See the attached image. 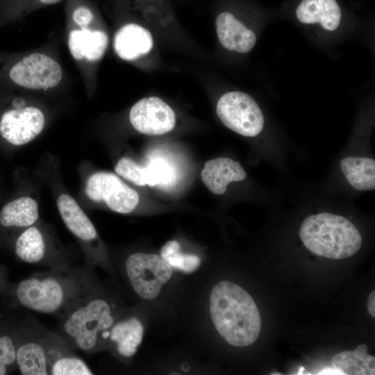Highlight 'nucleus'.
Listing matches in <instances>:
<instances>
[{
	"instance_id": "nucleus-1",
	"label": "nucleus",
	"mask_w": 375,
	"mask_h": 375,
	"mask_svg": "<svg viewBox=\"0 0 375 375\" xmlns=\"http://www.w3.org/2000/svg\"><path fill=\"white\" fill-rule=\"evenodd\" d=\"M97 287L90 265H61L21 281L15 297L29 310L60 317Z\"/></svg>"
},
{
	"instance_id": "nucleus-2",
	"label": "nucleus",
	"mask_w": 375,
	"mask_h": 375,
	"mask_svg": "<svg viewBox=\"0 0 375 375\" xmlns=\"http://www.w3.org/2000/svg\"><path fill=\"white\" fill-rule=\"evenodd\" d=\"M211 319L219 335L231 345L247 347L257 340L261 319L256 304L243 288L223 281L210 296Z\"/></svg>"
},
{
	"instance_id": "nucleus-3",
	"label": "nucleus",
	"mask_w": 375,
	"mask_h": 375,
	"mask_svg": "<svg viewBox=\"0 0 375 375\" xmlns=\"http://www.w3.org/2000/svg\"><path fill=\"white\" fill-rule=\"evenodd\" d=\"M117 317L116 303L97 287L60 317L59 335L73 349L98 351L106 349L109 331Z\"/></svg>"
},
{
	"instance_id": "nucleus-4",
	"label": "nucleus",
	"mask_w": 375,
	"mask_h": 375,
	"mask_svg": "<svg viewBox=\"0 0 375 375\" xmlns=\"http://www.w3.org/2000/svg\"><path fill=\"white\" fill-rule=\"evenodd\" d=\"M299 236L311 253L334 260L353 256L362 244L361 235L352 222L329 212L308 217L301 225Z\"/></svg>"
},
{
	"instance_id": "nucleus-5",
	"label": "nucleus",
	"mask_w": 375,
	"mask_h": 375,
	"mask_svg": "<svg viewBox=\"0 0 375 375\" xmlns=\"http://www.w3.org/2000/svg\"><path fill=\"white\" fill-rule=\"evenodd\" d=\"M125 271L133 290L144 300L156 298L172 275V268L161 256L144 253L130 255Z\"/></svg>"
},
{
	"instance_id": "nucleus-6",
	"label": "nucleus",
	"mask_w": 375,
	"mask_h": 375,
	"mask_svg": "<svg viewBox=\"0 0 375 375\" xmlns=\"http://www.w3.org/2000/svg\"><path fill=\"white\" fill-rule=\"evenodd\" d=\"M216 112L222 122L231 131L246 137L258 135L264 126L262 112L249 94L228 92L218 100Z\"/></svg>"
},
{
	"instance_id": "nucleus-7",
	"label": "nucleus",
	"mask_w": 375,
	"mask_h": 375,
	"mask_svg": "<svg viewBox=\"0 0 375 375\" xmlns=\"http://www.w3.org/2000/svg\"><path fill=\"white\" fill-rule=\"evenodd\" d=\"M85 193L94 201H104L112 210L123 214L132 212L139 203L138 193L110 172H97L86 182Z\"/></svg>"
},
{
	"instance_id": "nucleus-8",
	"label": "nucleus",
	"mask_w": 375,
	"mask_h": 375,
	"mask_svg": "<svg viewBox=\"0 0 375 375\" xmlns=\"http://www.w3.org/2000/svg\"><path fill=\"white\" fill-rule=\"evenodd\" d=\"M57 335L30 322L24 341L16 347V363L23 375H49L50 351Z\"/></svg>"
},
{
	"instance_id": "nucleus-9",
	"label": "nucleus",
	"mask_w": 375,
	"mask_h": 375,
	"mask_svg": "<svg viewBox=\"0 0 375 375\" xmlns=\"http://www.w3.org/2000/svg\"><path fill=\"white\" fill-rule=\"evenodd\" d=\"M44 125L45 118L39 108L14 106L1 115L0 135L12 144L23 145L36 138Z\"/></svg>"
},
{
	"instance_id": "nucleus-10",
	"label": "nucleus",
	"mask_w": 375,
	"mask_h": 375,
	"mask_svg": "<svg viewBox=\"0 0 375 375\" xmlns=\"http://www.w3.org/2000/svg\"><path fill=\"white\" fill-rule=\"evenodd\" d=\"M129 119L135 130L149 135L168 133L176 124L172 108L157 97H146L136 102L130 110Z\"/></svg>"
},
{
	"instance_id": "nucleus-11",
	"label": "nucleus",
	"mask_w": 375,
	"mask_h": 375,
	"mask_svg": "<svg viewBox=\"0 0 375 375\" xmlns=\"http://www.w3.org/2000/svg\"><path fill=\"white\" fill-rule=\"evenodd\" d=\"M143 333V325L138 317H117L109 331L106 348L120 358H131L142 342Z\"/></svg>"
},
{
	"instance_id": "nucleus-12",
	"label": "nucleus",
	"mask_w": 375,
	"mask_h": 375,
	"mask_svg": "<svg viewBox=\"0 0 375 375\" xmlns=\"http://www.w3.org/2000/svg\"><path fill=\"white\" fill-rule=\"evenodd\" d=\"M217 38L223 47L238 53H248L255 46V33L233 14L223 12L215 19Z\"/></svg>"
},
{
	"instance_id": "nucleus-13",
	"label": "nucleus",
	"mask_w": 375,
	"mask_h": 375,
	"mask_svg": "<svg viewBox=\"0 0 375 375\" xmlns=\"http://www.w3.org/2000/svg\"><path fill=\"white\" fill-rule=\"evenodd\" d=\"M153 45V40L149 31L134 23L122 26L116 33L113 42L117 55L128 61L147 54Z\"/></svg>"
},
{
	"instance_id": "nucleus-14",
	"label": "nucleus",
	"mask_w": 375,
	"mask_h": 375,
	"mask_svg": "<svg viewBox=\"0 0 375 375\" xmlns=\"http://www.w3.org/2000/svg\"><path fill=\"white\" fill-rule=\"evenodd\" d=\"M201 176L212 193L222 194L230 183L243 181L247 174L238 162L228 158H218L205 163Z\"/></svg>"
},
{
	"instance_id": "nucleus-15",
	"label": "nucleus",
	"mask_w": 375,
	"mask_h": 375,
	"mask_svg": "<svg viewBox=\"0 0 375 375\" xmlns=\"http://www.w3.org/2000/svg\"><path fill=\"white\" fill-rule=\"evenodd\" d=\"M108 43L106 33L89 27L73 29L68 38V47L77 60L96 62L103 56Z\"/></svg>"
},
{
	"instance_id": "nucleus-16",
	"label": "nucleus",
	"mask_w": 375,
	"mask_h": 375,
	"mask_svg": "<svg viewBox=\"0 0 375 375\" xmlns=\"http://www.w3.org/2000/svg\"><path fill=\"white\" fill-rule=\"evenodd\" d=\"M60 217L69 231L85 244L97 239V231L88 215L71 196L62 194L57 201Z\"/></svg>"
},
{
	"instance_id": "nucleus-17",
	"label": "nucleus",
	"mask_w": 375,
	"mask_h": 375,
	"mask_svg": "<svg viewBox=\"0 0 375 375\" xmlns=\"http://www.w3.org/2000/svg\"><path fill=\"white\" fill-rule=\"evenodd\" d=\"M341 10L335 0H302L296 10L303 24L318 23L324 29L336 30L341 20Z\"/></svg>"
},
{
	"instance_id": "nucleus-18",
	"label": "nucleus",
	"mask_w": 375,
	"mask_h": 375,
	"mask_svg": "<svg viewBox=\"0 0 375 375\" xmlns=\"http://www.w3.org/2000/svg\"><path fill=\"white\" fill-rule=\"evenodd\" d=\"M331 364L338 374L344 375L375 374V357L367 353V346L360 344L353 351L335 354Z\"/></svg>"
},
{
	"instance_id": "nucleus-19",
	"label": "nucleus",
	"mask_w": 375,
	"mask_h": 375,
	"mask_svg": "<svg viewBox=\"0 0 375 375\" xmlns=\"http://www.w3.org/2000/svg\"><path fill=\"white\" fill-rule=\"evenodd\" d=\"M340 168L348 182L358 190L375 188V161L367 157L349 156L340 161Z\"/></svg>"
},
{
	"instance_id": "nucleus-20",
	"label": "nucleus",
	"mask_w": 375,
	"mask_h": 375,
	"mask_svg": "<svg viewBox=\"0 0 375 375\" xmlns=\"http://www.w3.org/2000/svg\"><path fill=\"white\" fill-rule=\"evenodd\" d=\"M38 206L28 197L12 200L6 203L0 212V224L6 227L27 228L38 219Z\"/></svg>"
},
{
	"instance_id": "nucleus-21",
	"label": "nucleus",
	"mask_w": 375,
	"mask_h": 375,
	"mask_svg": "<svg viewBox=\"0 0 375 375\" xmlns=\"http://www.w3.org/2000/svg\"><path fill=\"white\" fill-rule=\"evenodd\" d=\"M15 251L26 263L40 264L47 261V247L41 230L33 225L27 227L18 237Z\"/></svg>"
},
{
	"instance_id": "nucleus-22",
	"label": "nucleus",
	"mask_w": 375,
	"mask_h": 375,
	"mask_svg": "<svg viewBox=\"0 0 375 375\" xmlns=\"http://www.w3.org/2000/svg\"><path fill=\"white\" fill-rule=\"evenodd\" d=\"M160 256L172 268L185 273L193 272L201 264L199 256L181 252L180 244L176 240L166 242L161 249Z\"/></svg>"
},
{
	"instance_id": "nucleus-23",
	"label": "nucleus",
	"mask_w": 375,
	"mask_h": 375,
	"mask_svg": "<svg viewBox=\"0 0 375 375\" xmlns=\"http://www.w3.org/2000/svg\"><path fill=\"white\" fill-rule=\"evenodd\" d=\"M62 0H0V26L19 19L38 7L58 3Z\"/></svg>"
},
{
	"instance_id": "nucleus-24",
	"label": "nucleus",
	"mask_w": 375,
	"mask_h": 375,
	"mask_svg": "<svg viewBox=\"0 0 375 375\" xmlns=\"http://www.w3.org/2000/svg\"><path fill=\"white\" fill-rule=\"evenodd\" d=\"M49 374L91 375L94 373L83 360L71 351L61 356L51 364Z\"/></svg>"
},
{
	"instance_id": "nucleus-25",
	"label": "nucleus",
	"mask_w": 375,
	"mask_h": 375,
	"mask_svg": "<svg viewBox=\"0 0 375 375\" xmlns=\"http://www.w3.org/2000/svg\"><path fill=\"white\" fill-rule=\"evenodd\" d=\"M115 172L137 186L148 184L146 165H140L128 157H123L117 162Z\"/></svg>"
},
{
	"instance_id": "nucleus-26",
	"label": "nucleus",
	"mask_w": 375,
	"mask_h": 375,
	"mask_svg": "<svg viewBox=\"0 0 375 375\" xmlns=\"http://www.w3.org/2000/svg\"><path fill=\"white\" fill-rule=\"evenodd\" d=\"M72 19L78 27H89L94 19L92 10L85 5L77 6L72 11Z\"/></svg>"
},
{
	"instance_id": "nucleus-27",
	"label": "nucleus",
	"mask_w": 375,
	"mask_h": 375,
	"mask_svg": "<svg viewBox=\"0 0 375 375\" xmlns=\"http://www.w3.org/2000/svg\"><path fill=\"white\" fill-rule=\"evenodd\" d=\"M367 310L370 315L373 317H375V290H372L367 300Z\"/></svg>"
}]
</instances>
